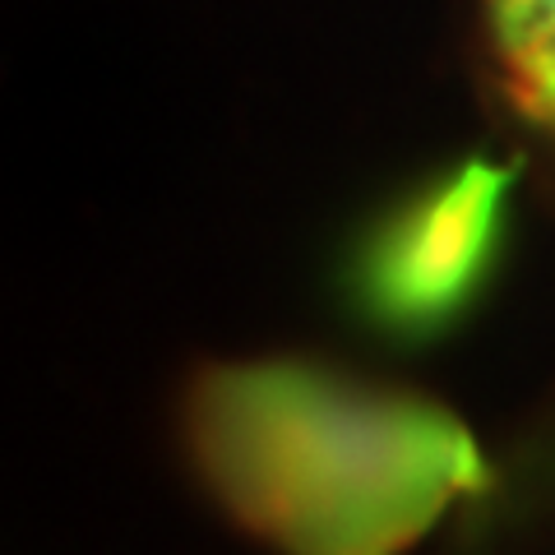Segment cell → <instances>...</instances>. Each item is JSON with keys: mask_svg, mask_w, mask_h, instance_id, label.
Here are the masks:
<instances>
[{"mask_svg": "<svg viewBox=\"0 0 555 555\" xmlns=\"http://www.w3.org/2000/svg\"><path fill=\"white\" fill-rule=\"evenodd\" d=\"M190 449L236 524L283 555H403L491 486L449 408L310 361L208 371Z\"/></svg>", "mask_w": 555, "mask_h": 555, "instance_id": "obj_1", "label": "cell"}, {"mask_svg": "<svg viewBox=\"0 0 555 555\" xmlns=\"http://www.w3.org/2000/svg\"><path fill=\"white\" fill-rule=\"evenodd\" d=\"M518 167L467 158L398 199L352 255L357 310L389 338H436L481 297L505 246Z\"/></svg>", "mask_w": 555, "mask_h": 555, "instance_id": "obj_2", "label": "cell"}, {"mask_svg": "<svg viewBox=\"0 0 555 555\" xmlns=\"http://www.w3.org/2000/svg\"><path fill=\"white\" fill-rule=\"evenodd\" d=\"M551 14H555V0H486V20H491V38L500 51L514 47L518 38H528Z\"/></svg>", "mask_w": 555, "mask_h": 555, "instance_id": "obj_4", "label": "cell"}, {"mask_svg": "<svg viewBox=\"0 0 555 555\" xmlns=\"http://www.w3.org/2000/svg\"><path fill=\"white\" fill-rule=\"evenodd\" d=\"M500 56H505V98L514 102V112L528 126L555 134V14Z\"/></svg>", "mask_w": 555, "mask_h": 555, "instance_id": "obj_3", "label": "cell"}]
</instances>
